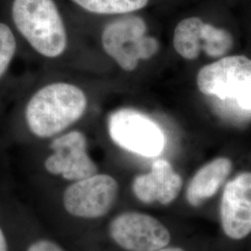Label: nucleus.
Masks as SVG:
<instances>
[{
    "mask_svg": "<svg viewBox=\"0 0 251 251\" xmlns=\"http://www.w3.org/2000/svg\"><path fill=\"white\" fill-rule=\"evenodd\" d=\"M198 90L206 95L216 114L225 121L243 125L251 121V60L225 57L202 67Z\"/></svg>",
    "mask_w": 251,
    "mask_h": 251,
    "instance_id": "1",
    "label": "nucleus"
},
{
    "mask_svg": "<svg viewBox=\"0 0 251 251\" xmlns=\"http://www.w3.org/2000/svg\"><path fill=\"white\" fill-rule=\"evenodd\" d=\"M88 99L80 88L69 83H52L36 91L27 103L25 119L38 138L62 132L83 117Z\"/></svg>",
    "mask_w": 251,
    "mask_h": 251,
    "instance_id": "2",
    "label": "nucleus"
},
{
    "mask_svg": "<svg viewBox=\"0 0 251 251\" xmlns=\"http://www.w3.org/2000/svg\"><path fill=\"white\" fill-rule=\"evenodd\" d=\"M12 18L20 33L38 53L57 58L64 52L66 30L53 0H14Z\"/></svg>",
    "mask_w": 251,
    "mask_h": 251,
    "instance_id": "3",
    "label": "nucleus"
},
{
    "mask_svg": "<svg viewBox=\"0 0 251 251\" xmlns=\"http://www.w3.org/2000/svg\"><path fill=\"white\" fill-rule=\"evenodd\" d=\"M146 32L144 19L134 15L123 16L103 28L101 45L121 69L131 72L140 61L151 59L159 50L158 41L146 36Z\"/></svg>",
    "mask_w": 251,
    "mask_h": 251,
    "instance_id": "4",
    "label": "nucleus"
},
{
    "mask_svg": "<svg viewBox=\"0 0 251 251\" xmlns=\"http://www.w3.org/2000/svg\"><path fill=\"white\" fill-rule=\"evenodd\" d=\"M108 131L119 147L143 156H157L165 146L160 126L133 109L125 108L113 113L108 120Z\"/></svg>",
    "mask_w": 251,
    "mask_h": 251,
    "instance_id": "5",
    "label": "nucleus"
},
{
    "mask_svg": "<svg viewBox=\"0 0 251 251\" xmlns=\"http://www.w3.org/2000/svg\"><path fill=\"white\" fill-rule=\"evenodd\" d=\"M118 183L108 174H95L75 181L65 189L63 206L70 215L99 219L106 215L117 200Z\"/></svg>",
    "mask_w": 251,
    "mask_h": 251,
    "instance_id": "6",
    "label": "nucleus"
},
{
    "mask_svg": "<svg viewBox=\"0 0 251 251\" xmlns=\"http://www.w3.org/2000/svg\"><path fill=\"white\" fill-rule=\"evenodd\" d=\"M111 238L126 251H154L171 242L168 228L152 216L126 212L117 216L109 225Z\"/></svg>",
    "mask_w": 251,
    "mask_h": 251,
    "instance_id": "7",
    "label": "nucleus"
},
{
    "mask_svg": "<svg viewBox=\"0 0 251 251\" xmlns=\"http://www.w3.org/2000/svg\"><path fill=\"white\" fill-rule=\"evenodd\" d=\"M174 49L186 60L197 59L201 50L213 58L225 56L233 45L230 32L191 17L179 22L173 36Z\"/></svg>",
    "mask_w": 251,
    "mask_h": 251,
    "instance_id": "8",
    "label": "nucleus"
},
{
    "mask_svg": "<svg viewBox=\"0 0 251 251\" xmlns=\"http://www.w3.org/2000/svg\"><path fill=\"white\" fill-rule=\"evenodd\" d=\"M53 153L45 161V168L52 175L68 180L86 179L98 173V167L87 151V139L81 131L62 135L50 144Z\"/></svg>",
    "mask_w": 251,
    "mask_h": 251,
    "instance_id": "9",
    "label": "nucleus"
},
{
    "mask_svg": "<svg viewBox=\"0 0 251 251\" xmlns=\"http://www.w3.org/2000/svg\"><path fill=\"white\" fill-rule=\"evenodd\" d=\"M221 219L225 234L234 240L251 232V172H244L225 186L221 203Z\"/></svg>",
    "mask_w": 251,
    "mask_h": 251,
    "instance_id": "10",
    "label": "nucleus"
},
{
    "mask_svg": "<svg viewBox=\"0 0 251 251\" xmlns=\"http://www.w3.org/2000/svg\"><path fill=\"white\" fill-rule=\"evenodd\" d=\"M181 187V177L165 159L155 160L149 173L136 176L132 182L136 198L145 204L169 205L179 196Z\"/></svg>",
    "mask_w": 251,
    "mask_h": 251,
    "instance_id": "11",
    "label": "nucleus"
},
{
    "mask_svg": "<svg viewBox=\"0 0 251 251\" xmlns=\"http://www.w3.org/2000/svg\"><path fill=\"white\" fill-rule=\"evenodd\" d=\"M232 171V162L226 157H219L202 167L189 183L186 198L194 206L201 205L213 197Z\"/></svg>",
    "mask_w": 251,
    "mask_h": 251,
    "instance_id": "12",
    "label": "nucleus"
},
{
    "mask_svg": "<svg viewBox=\"0 0 251 251\" xmlns=\"http://www.w3.org/2000/svg\"><path fill=\"white\" fill-rule=\"evenodd\" d=\"M90 12L97 14H124L144 8L148 0H73Z\"/></svg>",
    "mask_w": 251,
    "mask_h": 251,
    "instance_id": "13",
    "label": "nucleus"
},
{
    "mask_svg": "<svg viewBox=\"0 0 251 251\" xmlns=\"http://www.w3.org/2000/svg\"><path fill=\"white\" fill-rule=\"evenodd\" d=\"M16 48V39L9 27L0 24V78L9 68Z\"/></svg>",
    "mask_w": 251,
    "mask_h": 251,
    "instance_id": "14",
    "label": "nucleus"
},
{
    "mask_svg": "<svg viewBox=\"0 0 251 251\" xmlns=\"http://www.w3.org/2000/svg\"><path fill=\"white\" fill-rule=\"evenodd\" d=\"M26 251H64L63 249L56 243L50 240L41 239L36 242L32 243Z\"/></svg>",
    "mask_w": 251,
    "mask_h": 251,
    "instance_id": "15",
    "label": "nucleus"
},
{
    "mask_svg": "<svg viewBox=\"0 0 251 251\" xmlns=\"http://www.w3.org/2000/svg\"><path fill=\"white\" fill-rule=\"evenodd\" d=\"M0 251H8V243L1 228H0Z\"/></svg>",
    "mask_w": 251,
    "mask_h": 251,
    "instance_id": "16",
    "label": "nucleus"
},
{
    "mask_svg": "<svg viewBox=\"0 0 251 251\" xmlns=\"http://www.w3.org/2000/svg\"><path fill=\"white\" fill-rule=\"evenodd\" d=\"M183 251L182 249H179V248H167V247H165V248H163V249H160V250H157V251Z\"/></svg>",
    "mask_w": 251,
    "mask_h": 251,
    "instance_id": "17",
    "label": "nucleus"
}]
</instances>
